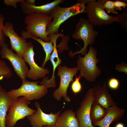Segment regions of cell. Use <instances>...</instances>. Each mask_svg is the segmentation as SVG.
<instances>
[{"instance_id": "20", "label": "cell", "mask_w": 127, "mask_h": 127, "mask_svg": "<svg viewBox=\"0 0 127 127\" xmlns=\"http://www.w3.org/2000/svg\"><path fill=\"white\" fill-rule=\"evenodd\" d=\"M107 113L106 109L93 101L90 111V118L92 124L99 122L105 117Z\"/></svg>"}, {"instance_id": "16", "label": "cell", "mask_w": 127, "mask_h": 127, "mask_svg": "<svg viewBox=\"0 0 127 127\" xmlns=\"http://www.w3.org/2000/svg\"><path fill=\"white\" fill-rule=\"evenodd\" d=\"M106 114L101 121L93 124L94 126L99 127H109L110 125L113 122L119 120L124 115L125 110L120 108L116 105L106 109Z\"/></svg>"}, {"instance_id": "26", "label": "cell", "mask_w": 127, "mask_h": 127, "mask_svg": "<svg viewBox=\"0 0 127 127\" xmlns=\"http://www.w3.org/2000/svg\"><path fill=\"white\" fill-rule=\"evenodd\" d=\"M4 19V16L0 12V51L2 46L5 43V36L3 32Z\"/></svg>"}, {"instance_id": "23", "label": "cell", "mask_w": 127, "mask_h": 127, "mask_svg": "<svg viewBox=\"0 0 127 127\" xmlns=\"http://www.w3.org/2000/svg\"><path fill=\"white\" fill-rule=\"evenodd\" d=\"M115 22L119 24L121 28L126 32L127 31V9L122 13L115 16Z\"/></svg>"}, {"instance_id": "28", "label": "cell", "mask_w": 127, "mask_h": 127, "mask_svg": "<svg viewBox=\"0 0 127 127\" xmlns=\"http://www.w3.org/2000/svg\"><path fill=\"white\" fill-rule=\"evenodd\" d=\"M115 69L119 72H123L127 74V64L123 62H121V64L116 65Z\"/></svg>"}, {"instance_id": "29", "label": "cell", "mask_w": 127, "mask_h": 127, "mask_svg": "<svg viewBox=\"0 0 127 127\" xmlns=\"http://www.w3.org/2000/svg\"><path fill=\"white\" fill-rule=\"evenodd\" d=\"M25 1L24 0H4V2L6 5L10 6L16 8H17V3L23 2Z\"/></svg>"}, {"instance_id": "33", "label": "cell", "mask_w": 127, "mask_h": 127, "mask_svg": "<svg viewBox=\"0 0 127 127\" xmlns=\"http://www.w3.org/2000/svg\"><path fill=\"white\" fill-rule=\"evenodd\" d=\"M42 127H56L55 126H50L46 125V126H44Z\"/></svg>"}, {"instance_id": "22", "label": "cell", "mask_w": 127, "mask_h": 127, "mask_svg": "<svg viewBox=\"0 0 127 127\" xmlns=\"http://www.w3.org/2000/svg\"><path fill=\"white\" fill-rule=\"evenodd\" d=\"M12 76V72L9 67L4 61L0 59V80L10 79Z\"/></svg>"}, {"instance_id": "3", "label": "cell", "mask_w": 127, "mask_h": 127, "mask_svg": "<svg viewBox=\"0 0 127 127\" xmlns=\"http://www.w3.org/2000/svg\"><path fill=\"white\" fill-rule=\"evenodd\" d=\"M97 53L96 49L91 45L84 56H79L77 60V67L80 70V74L90 82L95 81L101 73L100 70L97 66L99 61L96 57Z\"/></svg>"}, {"instance_id": "27", "label": "cell", "mask_w": 127, "mask_h": 127, "mask_svg": "<svg viewBox=\"0 0 127 127\" xmlns=\"http://www.w3.org/2000/svg\"><path fill=\"white\" fill-rule=\"evenodd\" d=\"M108 85L109 87L113 90H116L119 87V80L114 78H111L109 80Z\"/></svg>"}, {"instance_id": "31", "label": "cell", "mask_w": 127, "mask_h": 127, "mask_svg": "<svg viewBox=\"0 0 127 127\" xmlns=\"http://www.w3.org/2000/svg\"><path fill=\"white\" fill-rule=\"evenodd\" d=\"M25 2L27 4L32 5H35V0H27Z\"/></svg>"}, {"instance_id": "25", "label": "cell", "mask_w": 127, "mask_h": 127, "mask_svg": "<svg viewBox=\"0 0 127 127\" xmlns=\"http://www.w3.org/2000/svg\"><path fill=\"white\" fill-rule=\"evenodd\" d=\"M103 6L105 10H106L108 13H112L115 14H118L115 9L113 1L107 0L104 3Z\"/></svg>"}, {"instance_id": "21", "label": "cell", "mask_w": 127, "mask_h": 127, "mask_svg": "<svg viewBox=\"0 0 127 127\" xmlns=\"http://www.w3.org/2000/svg\"><path fill=\"white\" fill-rule=\"evenodd\" d=\"M31 38L37 41L42 46L45 53V58L41 66V67L44 68L46 63L50 60L51 53L53 50L54 46L53 44L51 41L49 42H45L39 38Z\"/></svg>"}, {"instance_id": "2", "label": "cell", "mask_w": 127, "mask_h": 127, "mask_svg": "<svg viewBox=\"0 0 127 127\" xmlns=\"http://www.w3.org/2000/svg\"><path fill=\"white\" fill-rule=\"evenodd\" d=\"M89 1V0H78L77 2L70 7L63 8L58 5L54 8L50 13L53 20L46 29L48 36L58 33L61 24L70 17L84 13L85 5Z\"/></svg>"}, {"instance_id": "34", "label": "cell", "mask_w": 127, "mask_h": 127, "mask_svg": "<svg viewBox=\"0 0 127 127\" xmlns=\"http://www.w3.org/2000/svg\"><path fill=\"white\" fill-rule=\"evenodd\" d=\"M59 34L60 35V36H61V35H60V34H59V33H58V34ZM53 34H52V35H51L49 37H49H50L52 35H53Z\"/></svg>"}, {"instance_id": "10", "label": "cell", "mask_w": 127, "mask_h": 127, "mask_svg": "<svg viewBox=\"0 0 127 127\" xmlns=\"http://www.w3.org/2000/svg\"><path fill=\"white\" fill-rule=\"evenodd\" d=\"M94 100L93 88H91L87 90L75 112L79 122V127H95L91 123L90 115Z\"/></svg>"}, {"instance_id": "12", "label": "cell", "mask_w": 127, "mask_h": 127, "mask_svg": "<svg viewBox=\"0 0 127 127\" xmlns=\"http://www.w3.org/2000/svg\"><path fill=\"white\" fill-rule=\"evenodd\" d=\"M3 32L5 36L8 37L10 40L12 49L20 57L23 58L24 53L31 42L27 43L26 40L19 36L14 30L13 24L7 22L4 25Z\"/></svg>"}, {"instance_id": "9", "label": "cell", "mask_w": 127, "mask_h": 127, "mask_svg": "<svg viewBox=\"0 0 127 127\" xmlns=\"http://www.w3.org/2000/svg\"><path fill=\"white\" fill-rule=\"evenodd\" d=\"M0 54L1 58L6 59L10 62L16 74L22 81L26 79L29 69L23 58L14 53L6 43L2 46Z\"/></svg>"}, {"instance_id": "11", "label": "cell", "mask_w": 127, "mask_h": 127, "mask_svg": "<svg viewBox=\"0 0 127 127\" xmlns=\"http://www.w3.org/2000/svg\"><path fill=\"white\" fill-rule=\"evenodd\" d=\"M35 105L37 109L36 111L33 114L27 117L32 127H42L46 125L55 126L60 114L61 111L54 114L52 112L47 114L42 111L38 102H35Z\"/></svg>"}, {"instance_id": "19", "label": "cell", "mask_w": 127, "mask_h": 127, "mask_svg": "<svg viewBox=\"0 0 127 127\" xmlns=\"http://www.w3.org/2000/svg\"><path fill=\"white\" fill-rule=\"evenodd\" d=\"M79 122L72 109L65 110L60 115L56 127H79Z\"/></svg>"}, {"instance_id": "8", "label": "cell", "mask_w": 127, "mask_h": 127, "mask_svg": "<svg viewBox=\"0 0 127 127\" xmlns=\"http://www.w3.org/2000/svg\"><path fill=\"white\" fill-rule=\"evenodd\" d=\"M57 69V75L60 77V81L59 88L53 93V97L57 101H60L63 98L65 101L69 102L71 99L67 95V90L70 82L74 81L73 78L76 75L79 69L77 67L69 68L60 64Z\"/></svg>"}, {"instance_id": "13", "label": "cell", "mask_w": 127, "mask_h": 127, "mask_svg": "<svg viewBox=\"0 0 127 127\" xmlns=\"http://www.w3.org/2000/svg\"><path fill=\"white\" fill-rule=\"evenodd\" d=\"M33 47V45L31 42L25 50L23 58L25 62L28 64L30 67L27 77L36 80L45 77L47 74L50 73V71L47 68L39 67L35 62L34 58L35 53Z\"/></svg>"}, {"instance_id": "24", "label": "cell", "mask_w": 127, "mask_h": 127, "mask_svg": "<svg viewBox=\"0 0 127 127\" xmlns=\"http://www.w3.org/2000/svg\"><path fill=\"white\" fill-rule=\"evenodd\" d=\"M75 76V79L73 81L71 88L73 93L75 94L80 92L82 89V85L79 82V80L82 76L80 74L78 77L76 75Z\"/></svg>"}, {"instance_id": "18", "label": "cell", "mask_w": 127, "mask_h": 127, "mask_svg": "<svg viewBox=\"0 0 127 127\" xmlns=\"http://www.w3.org/2000/svg\"><path fill=\"white\" fill-rule=\"evenodd\" d=\"M7 92L0 85V127H7L6 119L7 113L13 101Z\"/></svg>"}, {"instance_id": "15", "label": "cell", "mask_w": 127, "mask_h": 127, "mask_svg": "<svg viewBox=\"0 0 127 127\" xmlns=\"http://www.w3.org/2000/svg\"><path fill=\"white\" fill-rule=\"evenodd\" d=\"M64 1L62 0H55L46 4L36 6L27 4L25 0L24 2L20 3V5L23 13L27 15L33 13L49 15L50 12L54 8Z\"/></svg>"}, {"instance_id": "14", "label": "cell", "mask_w": 127, "mask_h": 127, "mask_svg": "<svg viewBox=\"0 0 127 127\" xmlns=\"http://www.w3.org/2000/svg\"><path fill=\"white\" fill-rule=\"evenodd\" d=\"M93 92L94 101L106 109L117 105V103L114 101L109 92L106 82L102 87L100 84L95 86Z\"/></svg>"}, {"instance_id": "1", "label": "cell", "mask_w": 127, "mask_h": 127, "mask_svg": "<svg viewBox=\"0 0 127 127\" xmlns=\"http://www.w3.org/2000/svg\"><path fill=\"white\" fill-rule=\"evenodd\" d=\"M52 19L50 15L33 13L27 15L24 21L26 31H22V37L26 40L34 38H40L45 42H50L46 30Z\"/></svg>"}, {"instance_id": "5", "label": "cell", "mask_w": 127, "mask_h": 127, "mask_svg": "<svg viewBox=\"0 0 127 127\" xmlns=\"http://www.w3.org/2000/svg\"><path fill=\"white\" fill-rule=\"evenodd\" d=\"M19 88L12 89L7 92L11 99L15 100L23 96L29 100H38L45 96L48 92V89L44 85H39L38 81H30L26 79L22 81Z\"/></svg>"}, {"instance_id": "6", "label": "cell", "mask_w": 127, "mask_h": 127, "mask_svg": "<svg viewBox=\"0 0 127 127\" xmlns=\"http://www.w3.org/2000/svg\"><path fill=\"white\" fill-rule=\"evenodd\" d=\"M107 0H90L84 10L89 23L94 27L109 25L115 22V16L108 14L103 5Z\"/></svg>"}, {"instance_id": "7", "label": "cell", "mask_w": 127, "mask_h": 127, "mask_svg": "<svg viewBox=\"0 0 127 127\" xmlns=\"http://www.w3.org/2000/svg\"><path fill=\"white\" fill-rule=\"evenodd\" d=\"M30 101L23 96L19 97L13 101L6 117L7 127H14L18 121L36 111L28 107Z\"/></svg>"}, {"instance_id": "30", "label": "cell", "mask_w": 127, "mask_h": 127, "mask_svg": "<svg viewBox=\"0 0 127 127\" xmlns=\"http://www.w3.org/2000/svg\"><path fill=\"white\" fill-rule=\"evenodd\" d=\"M115 8L116 10L120 11L122 9V7L126 8L127 6V4L124 1L116 0L114 1Z\"/></svg>"}, {"instance_id": "17", "label": "cell", "mask_w": 127, "mask_h": 127, "mask_svg": "<svg viewBox=\"0 0 127 127\" xmlns=\"http://www.w3.org/2000/svg\"><path fill=\"white\" fill-rule=\"evenodd\" d=\"M54 49L52 54L51 55L50 60L53 67V72L51 77L49 79L47 76L43 78L42 81L39 82L40 85H44L48 88H55L56 87L55 81V70L58 66L62 62V60L59 57L58 51L56 48V43H53Z\"/></svg>"}, {"instance_id": "4", "label": "cell", "mask_w": 127, "mask_h": 127, "mask_svg": "<svg viewBox=\"0 0 127 127\" xmlns=\"http://www.w3.org/2000/svg\"><path fill=\"white\" fill-rule=\"evenodd\" d=\"M94 27L89 22L87 19L81 18L76 25L72 37L76 39L81 40L83 41L84 46L80 50L73 53L71 51L68 53L69 56H74L77 54L80 53L84 56L87 53V47L88 45H93L94 43L96 37L98 32L94 29Z\"/></svg>"}, {"instance_id": "32", "label": "cell", "mask_w": 127, "mask_h": 127, "mask_svg": "<svg viewBox=\"0 0 127 127\" xmlns=\"http://www.w3.org/2000/svg\"><path fill=\"white\" fill-rule=\"evenodd\" d=\"M115 127H125L124 124L121 123H119L117 124Z\"/></svg>"}]
</instances>
